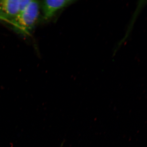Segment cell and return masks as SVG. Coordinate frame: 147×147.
<instances>
[{"label":"cell","mask_w":147,"mask_h":147,"mask_svg":"<svg viewBox=\"0 0 147 147\" xmlns=\"http://www.w3.org/2000/svg\"><path fill=\"white\" fill-rule=\"evenodd\" d=\"M40 10L39 1H30L18 16L12 20L13 26L22 33L30 32L39 19Z\"/></svg>","instance_id":"6da1fadb"},{"label":"cell","mask_w":147,"mask_h":147,"mask_svg":"<svg viewBox=\"0 0 147 147\" xmlns=\"http://www.w3.org/2000/svg\"><path fill=\"white\" fill-rule=\"evenodd\" d=\"M30 1L23 0L0 1V13L4 17L13 20L18 16Z\"/></svg>","instance_id":"7a4b0ae2"},{"label":"cell","mask_w":147,"mask_h":147,"mask_svg":"<svg viewBox=\"0 0 147 147\" xmlns=\"http://www.w3.org/2000/svg\"><path fill=\"white\" fill-rule=\"evenodd\" d=\"M76 1L73 0H47L40 3L43 19L50 20L59 11L69 6Z\"/></svg>","instance_id":"3957f363"}]
</instances>
